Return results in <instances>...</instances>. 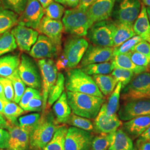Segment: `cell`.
<instances>
[{"instance_id": "obj_28", "label": "cell", "mask_w": 150, "mask_h": 150, "mask_svg": "<svg viewBox=\"0 0 150 150\" xmlns=\"http://www.w3.org/2000/svg\"><path fill=\"white\" fill-rule=\"evenodd\" d=\"M97 86L105 96H110L117 84V82L111 75H97L92 76Z\"/></svg>"}, {"instance_id": "obj_47", "label": "cell", "mask_w": 150, "mask_h": 150, "mask_svg": "<svg viewBox=\"0 0 150 150\" xmlns=\"http://www.w3.org/2000/svg\"><path fill=\"white\" fill-rule=\"evenodd\" d=\"M42 110V96L41 95L33 98L27 105L25 111L40 112Z\"/></svg>"}, {"instance_id": "obj_51", "label": "cell", "mask_w": 150, "mask_h": 150, "mask_svg": "<svg viewBox=\"0 0 150 150\" xmlns=\"http://www.w3.org/2000/svg\"><path fill=\"white\" fill-rule=\"evenodd\" d=\"M96 1V0H79V3L77 7L81 10L87 11L89 7Z\"/></svg>"}, {"instance_id": "obj_11", "label": "cell", "mask_w": 150, "mask_h": 150, "mask_svg": "<svg viewBox=\"0 0 150 150\" xmlns=\"http://www.w3.org/2000/svg\"><path fill=\"white\" fill-rule=\"evenodd\" d=\"M93 134L75 127H70L66 135L64 150H91Z\"/></svg>"}, {"instance_id": "obj_43", "label": "cell", "mask_w": 150, "mask_h": 150, "mask_svg": "<svg viewBox=\"0 0 150 150\" xmlns=\"http://www.w3.org/2000/svg\"><path fill=\"white\" fill-rule=\"evenodd\" d=\"M27 0H2L4 6L14 12L17 15H21L27 4Z\"/></svg>"}, {"instance_id": "obj_41", "label": "cell", "mask_w": 150, "mask_h": 150, "mask_svg": "<svg viewBox=\"0 0 150 150\" xmlns=\"http://www.w3.org/2000/svg\"><path fill=\"white\" fill-rule=\"evenodd\" d=\"M142 40V39L140 36L135 35L121 45L113 47V56L120 54H127L132 51L134 46Z\"/></svg>"}, {"instance_id": "obj_5", "label": "cell", "mask_w": 150, "mask_h": 150, "mask_svg": "<svg viewBox=\"0 0 150 150\" xmlns=\"http://www.w3.org/2000/svg\"><path fill=\"white\" fill-rule=\"evenodd\" d=\"M120 97L124 101L150 98V72L134 75L129 83L122 88Z\"/></svg>"}, {"instance_id": "obj_6", "label": "cell", "mask_w": 150, "mask_h": 150, "mask_svg": "<svg viewBox=\"0 0 150 150\" xmlns=\"http://www.w3.org/2000/svg\"><path fill=\"white\" fill-rule=\"evenodd\" d=\"M116 27L114 20H106L93 23L88 30L87 38L92 44L106 47H113V37Z\"/></svg>"}, {"instance_id": "obj_17", "label": "cell", "mask_w": 150, "mask_h": 150, "mask_svg": "<svg viewBox=\"0 0 150 150\" xmlns=\"http://www.w3.org/2000/svg\"><path fill=\"white\" fill-rule=\"evenodd\" d=\"M17 25L11 31L16 44L21 51H30L38 40V32L31 28Z\"/></svg>"}, {"instance_id": "obj_24", "label": "cell", "mask_w": 150, "mask_h": 150, "mask_svg": "<svg viewBox=\"0 0 150 150\" xmlns=\"http://www.w3.org/2000/svg\"><path fill=\"white\" fill-rule=\"evenodd\" d=\"M115 23L116 27L113 37V47H117L136 35L133 28L134 24L117 21H115Z\"/></svg>"}, {"instance_id": "obj_12", "label": "cell", "mask_w": 150, "mask_h": 150, "mask_svg": "<svg viewBox=\"0 0 150 150\" xmlns=\"http://www.w3.org/2000/svg\"><path fill=\"white\" fill-rule=\"evenodd\" d=\"M117 115L122 121L138 116L150 115V98L124 101L119 108Z\"/></svg>"}, {"instance_id": "obj_4", "label": "cell", "mask_w": 150, "mask_h": 150, "mask_svg": "<svg viewBox=\"0 0 150 150\" xmlns=\"http://www.w3.org/2000/svg\"><path fill=\"white\" fill-rule=\"evenodd\" d=\"M64 31L76 37L86 36L88 30L93 25L87 11L77 7L65 11L62 18Z\"/></svg>"}, {"instance_id": "obj_45", "label": "cell", "mask_w": 150, "mask_h": 150, "mask_svg": "<svg viewBox=\"0 0 150 150\" xmlns=\"http://www.w3.org/2000/svg\"><path fill=\"white\" fill-rule=\"evenodd\" d=\"M129 56L134 64L150 69V59L144 54L133 51L129 52Z\"/></svg>"}, {"instance_id": "obj_36", "label": "cell", "mask_w": 150, "mask_h": 150, "mask_svg": "<svg viewBox=\"0 0 150 150\" xmlns=\"http://www.w3.org/2000/svg\"><path fill=\"white\" fill-rule=\"evenodd\" d=\"M115 132L108 134L101 133L93 137L91 144V150H108L112 144Z\"/></svg>"}, {"instance_id": "obj_30", "label": "cell", "mask_w": 150, "mask_h": 150, "mask_svg": "<svg viewBox=\"0 0 150 150\" xmlns=\"http://www.w3.org/2000/svg\"><path fill=\"white\" fill-rule=\"evenodd\" d=\"M67 129V126L64 125L59 126L52 139L46 145L43 150H64L65 139Z\"/></svg>"}, {"instance_id": "obj_39", "label": "cell", "mask_w": 150, "mask_h": 150, "mask_svg": "<svg viewBox=\"0 0 150 150\" xmlns=\"http://www.w3.org/2000/svg\"><path fill=\"white\" fill-rule=\"evenodd\" d=\"M67 123L73 127L87 131L93 130V124L91 119L81 117L74 113L71 114Z\"/></svg>"}, {"instance_id": "obj_23", "label": "cell", "mask_w": 150, "mask_h": 150, "mask_svg": "<svg viewBox=\"0 0 150 150\" xmlns=\"http://www.w3.org/2000/svg\"><path fill=\"white\" fill-rule=\"evenodd\" d=\"M53 106L54 115L59 123H67L71 115V108L69 104L66 92H64Z\"/></svg>"}, {"instance_id": "obj_19", "label": "cell", "mask_w": 150, "mask_h": 150, "mask_svg": "<svg viewBox=\"0 0 150 150\" xmlns=\"http://www.w3.org/2000/svg\"><path fill=\"white\" fill-rule=\"evenodd\" d=\"M37 30L38 32L51 38L56 43L61 45L64 27L61 21L53 20L45 16L41 20Z\"/></svg>"}, {"instance_id": "obj_63", "label": "cell", "mask_w": 150, "mask_h": 150, "mask_svg": "<svg viewBox=\"0 0 150 150\" xmlns=\"http://www.w3.org/2000/svg\"><path fill=\"white\" fill-rule=\"evenodd\" d=\"M7 150V149H6V150H5V149H1V150Z\"/></svg>"}, {"instance_id": "obj_35", "label": "cell", "mask_w": 150, "mask_h": 150, "mask_svg": "<svg viewBox=\"0 0 150 150\" xmlns=\"http://www.w3.org/2000/svg\"><path fill=\"white\" fill-rule=\"evenodd\" d=\"M41 115L38 113H33L20 116L18 119V126L22 130L30 135L37 126L41 118Z\"/></svg>"}, {"instance_id": "obj_13", "label": "cell", "mask_w": 150, "mask_h": 150, "mask_svg": "<svg viewBox=\"0 0 150 150\" xmlns=\"http://www.w3.org/2000/svg\"><path fill=\"white\" fill-rule=\"evenodd\" d=\"M61 51V45L44 35H40L31 48L29 54L36 59L57 57Z\"/></svg>"}, {"instance_id": "obj_44", "label": "cell", "mask_w": 150, "mask_h": 150, "mask_svg": "<svg viewBox=\"0 0 150 150\" xmlns=\"http://www.w3.org/2000/svg\"><path fill=\"white\" fill-rule=\"evenodd\" d=\"M40 95L41 93L38 90L28 87V88H26V90L23 94L21 98L18 103L19 106L21 107L22 108H23L25 111V110L29 102L33 98Z\"/></svg>"}, {"instance_id": "obj_7", "label": "cell", "mask_w": 150, "mask_h": 150, "mask_svg": "<svg viewBox=\"0 0 150 150\" xmlns=\"http://www.w3.org/2000/svg\"><path fill=\"white\" fill-rule=\"evenodd\" d=\"M42 80V111L47 108L49 92L57 80L58 70L54 61L50 59H40L38 61Z\"/></svg>"}, {"instance_id": "obj_31", "label": "cell", "mask_w": 150, "mask_h": 150, "mask_svg": "<svg viewBox=\"0 0 150 150\" xmlns=\"http://www.w3.org/2000/svg\"><path fill=\"white\" fill-rule=\"evenodd\" d=\"M114 69L115 66L111 61L102 63L88 64L81 67V69L85 73L90 76L108 75L111 74Z\"/></svg>"}, {"instance_id": "obj_46", "label": "cell", "mask_w": 150, "mask_h": 150, "mask_svg": "<svg viewBox=\"0 0 150 150\" xmlns=\"http://www.w3.org/2000/svg\"><path fill=\"white\" fill-rule=\"evenodd\" d=\"M0 83L3 86L6 99L9 101H13L15 93L11 81L7 77L0 76Z\"/></svg>"}, {"instance_id": "obj_18", "label": "cell", "mask_w": 150, "mask_h": 150, "mask_svg": "<svg viewBox=\"0 0 150 150\" xmlns=\"http://www.w3.org/2000/svg\"><path fill=\"white\" fill-rule=\"evenodd\" d=\"M116 0H96L87 10L91 22L106 20L112 16Z\"/></svg>"}, {"instance_id": "obj_10", "label": "cell", "mask_w": 150, "mask_h": 150, "mask_svg": "<svg viewBox=\"0 0 150 150\" xmlns=\"http://www.w3.org/2000/svg\"><path fill=\"white\" fill-rule=\"evenodd\" d=\"M88 42L84 38H70L64 45V54L68 60V69H74L80 63L88 46Z\"/></svg>"}, {"instance_id": "obj_56", "label": "cell", "mask_w": 150, "mask_h": 150, "mask_svg": "<svg viewBox=\"0 0 150 150\" xmlns=\"http://www.w3.org/2000/svg\"><path fill=\"white\" fill-rule=\"evenodd\" d=\"M0 98L2 100H3L4 101H8L6 99V98L5 93H4V88H3V86L1 85V83H0Z\"/></svg>"}, {"instance_id": "obj_20", "label": "cell", "mask_w": 150, "mask_h": 150, "mask_svg": "<svg viewBox=\"0 0 150 150\" xmlns=\"http://www.w3.org/2000/svg\"><path fill=\"white\" fill-rule=\"evenodd\" d=\"M7 129L10 134L7 150H30V135L22 130L18 125H8Z\"/></svg>"}, {"instance_id": "obj_52", "label": "cell", "mask_w": 150, "mask_h": 150, "mask_svg": "<svg viewBox=\"0 0 150 150\" xmlns=\"http://www.w3.org/2000/svg\"><path fill=\"white\" fill-rule=\"evenodd\" d=\"M137 150H150V142L137 139Z\"/></svg>"}, {"instance_id": "obj_58", "label": "cell", "mask_w": 150, "mask_h": 150, "mask_svg": "<svg viewBox=\"0 0 150 150\" xmlns=\"http://www.w3.org/2000/svg\"><path fill=\"white\" fill-rule=\"evenodd\" d=\"M142 3L146 7H150V0H141Z\"/></svg>"}, {"instance_id": "obj_33", "label": "cell", "mask_w": 150, "mask_h": 150, "mask_svg": "<svg viewBox=\"0 0 150 150\" xmlns=\"http://www.w3.org/2000/svg\"><path fill=\"white\" fill-rule=\"evenodd\" d=\"M25 112V110L16 103L7 101L5 102L3 115H4L11 124L18 125V119Z\"/></svg>"}, {"instance_id": "obj_9", "label": "cell", "mask_w": 150, "mask_h": 150, "mask_svg": "<svg viewBox=\"0 0 150 150\" xmlns=\"http://www.w3.org/2000/svg\"><path fill=\"white\" fill-rule=\"evenodd\" d=\"M18 72L25 85L37 90L41 88V80L38 66L34 61L26 54H22Z\"/></svg>"}, {"instance_id": "obj_62", "label": "cell", "mask_w": 150, "mask_h": 150, "mask_svg": "<svg viewBox=\"0 0 150 150\" xmlns=\"http://www.w3.org/2000/svg\"><path fill=\"white\" fill-rule=\"evenodd\" d=\"M56 2L60 3V4H65V2H64V0H55Z\"/></svg>"}, {"instance_id": "obj_14", "label": "cell", "mask_w": 150, "mask_h": 150, "mask_svg": "<svg viewBox=\"0 0 150 150\" xmlns=\"http://www.w3.org/2000/svg\"><path fill=\"white\" fill-rule=\"evenodd\" d=\"M44 15V8L38 0H27L23 12L18 17V25L37 30Z\"/></svg>"}, {"instance_id": "obj_22", "label": "cell", "mask_w": 150, "mask_h": 150, "mask_svg": "<svg viewBox=\"0 0 150 150\" xmlns=\"http://www.w3.org/2000/svg\"><path fill=\"white\" fill-rule=\"evenodd\" d=\"M136 35L150 43V23L147 16L146 7L141 3V9L139 15L133 25Z\"/></svg>"}, {"instance_id": "obj_25", "label": "cell", "mask_w": 150, "mask_h": 150, "mask_svg": "<svg viewBox=\"0 0 150 150\" xmlns=\"http://www.w3.org/2000/svg\"><path fill=\"white\" fill-rule=\"evenodd\" d=\"M115 67H120L132 71L135 75L149 71L150 69L134 64L130 58L129 52L114 56L111 61Z\"/></svg>"}, {"instance_id": "obj_34", "label": "cell", "mask_w": 150, "mask_h": 150, "mask_svg": "<svg viewBox=\"0 0 150 150\" xmlns=\"http://www.w3.org/2000/svg\"><path fill=\"white\" fill-rule=\"evenodd\" d=\"M65 79L62 73H58L57 80L48 94L47 108L51 107L64 92Z\"/></svg>"}, {"instance_id": "obj_49", "label": "cell", "mask_w": 150, "mask_h": 150, "mask_svg": "<svg viewBox=\"0 0 150 150\" xmlns=\"http://www.w3.org/2000/svg\"><path fill=\"white\" fill-rule=\"evenodd\" d=\"M10 137L8 131L4 128H0V150L8 149Z\"/></svg>"}, {"instance_id": "obj_40", "label": "cell", "mask_w": 150, "mask_h": 150, "mask_svg": "<svg viewBox=\"0 0 150 150\" xmlns=\"http://www.w3.org/2000/svg\"><path fill=\"white\" fill-rule=\"evenodd\" d=\"M111 74L117 82L122 83V88L126 86L135 75L132 71L120 67H115Z\"/></svg>"}, {"instance_id": "obj_59", "label": "cell", "mask_w": 150, "mask_h": 150, "mask_svg": "<svg viewBox=\"0 0 150 150\" xmlns=\"http://www.w3.org/2000/svg\"><path fill=\"white\" fill-rule=\"evenodd\" d=\"M7 123H5L0 120V128H7Z\"/></svg>"}, {"instance_id": "obj_27", "label": "cell", "mask_w": 150, "mask_h": 150, "mask_svg": "<svg viewBox=\"0 0 150 150\" xmlns=\"http://www.w3.org/2000/svg\"><path fill=\"white\" fill-rule=\"evenodd\" d=\"M18 15L5 8L0 2V36L15 26Z\"/></svg>"}, {"instance_id": "obj_32", "label": "cell", "mask_w": 150, "mask_h": 150, "mask_svg": "<svg viewBox=\"0 0 150 150\" xmlns=\"http://www.w3.org/2000/svg\"><path fill=\"white\" fill-rule=\"evenodd\" d=\"M122 90V83L118 82L115 90L110 95L107 102H105L106 112L107 116H112L117 115L120 108V98Z\"/></svg>"}, {"instance_id": "obj_42", "label": "cell", "mask_w": 150, "mask_h": 150, "mask_svg": "<svg viewBox=\"0 0 150 150\" xmlns=\"http://www.w3.org/2000/svg\"><path fill=\"white\" fill-rule=\"evenodd\" d=\"M64 12V7L60 5L59 2L54 1L44 8V14L46 16L56 20H60Z\"/></svg>"}, {"instance_id": "obj_60", "label": "cell", "mask_w": 150, "mask_h": 150, "mask_svg": "<svg viewBox=\"0 0 150 150\" xmlns=\"http://www.w3.org/2000/svg\"><path fill=\"white\" fill-rule=\"evenodd\" d=\"M146 10H147V16H148V18H149V20L150 23V7H146Z\"/></svg>"}, {"instance_id": "obj_57", "label": "cell", "mask_w": 150, "mask_h": 150, "mask_svg": "<svg viewBox=\"0 0 150 150\" xmlns=\"http://www.w3.org/2000/svg\"><path fill=\"white\" fill-rule=\"evenodd\" d=\"M7 101H4L0 98V113L1 115L3 114L4 112V106H5V102Z\"/></svg>"}, {"instance_id": "obj_53", "label": "cell", "mask_w": 150, "mask_h": 150, "mask_svg": "<svg viewBox=\"0 0 150 150\" xmlns=\"http://www.w3.org/2000/svg\"><path fill=\"white\" fill-rule=\"evenodd\" d=\"M137 139L150 142V126L139 136Z\"/></svg>"}, {"instance_id": "obj_16", "label": "cell", "mask_w": 150, "mask_h": 150, "mask_svg": "<svg viewBox=\"0 0 150 150\" xmlns=\"http://www.w3.org/2000/svg\"><path fill=\"white\" fill-rule=\"evenodd\" d=\"M113 57V47H106L93 44L88 45L80 63L82 67L88 64L102 63L112 61Z\"/></svg>"}, {"instance_id": "obj_50", "label": "cell", "mask_w": 150, "mask_h": 150, "mask_svg": "<svg viewBox=\"0 0 150 150\" xmlns=\"http://www.w3.org/2000/svg\"><path fill=\"white\" fill-rule=\"evenodd\" d=\"M56 66L57 70H64L68 69V60L66 59L64 54H62L57 59Z\"/></svg>"}, {"instance_id": "obj_61", "label": "cell", "mask_w": 150, "mask_h": 150, "mask_svg": "<svg viewBox=\"0 0 150 150\" xmlns=\"http://www.w3.org/2000/svg\"><path fill=\"white\" fill-rule=\"evenodd\" d=\"M0 120H1V121H2V122H5V123H7V122L6 121V120H5V118H4V117H3L2 115H1V113H0Z\"/></svg>"}, {"instance_id": "obj_48", "label": "cell", "mask_w": 150, "mask_h": 150, "mask_svg": "<svg viewBox=\"0 0 150 150\" xmlns=\"http://www.w3.org/2000/svg\"><path fill=\"white\" fill-rule=\"evenodd\" d=\"M133 51L144 54L150 59V43L147 41L142 40L134 46Z\"/></svg>"}, {"instance_id": "obj_37", "label": "cell", "mask_w": 150, "mask_h": 150, "mask_svg": "<svg viewBox=\"0 0 150 150\" xmlns=\"http://www.w3.org/2000/svg\"><path fill=\"white\" fill-rule=\"evenodd\" d=\"M17 45L12 33L7 31L0 36V57L16 49Z\"/></svg>"}, {"instance_id": "obj_21", "label": "cell", "mask_w": 150, "mask_h": 150, "mask_svg": "<svg viewBox=\"0 0 150 150\" xmlns=\"http://www.w3.org/2000/svg\"><path fill=\"white\" fill-rule=\"evenodd\" d=\"M150 126V115L136 117L125 121L121 129L132 140L137 139Z\"/></svg>"}, {"instance_id": "obj_15", "label": "cell", "mask_w": 150, "mask_h": 150, "mask_svg": "<svg viewBox=\"0 0 150 150\" xmlns=\"http://www.w3.org/2000/svg\"><path fill=\"white\" fill-rule=\"evenodd\" d=\"M93 124V130L96 133L108 134L115 132L119 129L122 126V122L119 118L117 115L112 116H107L105 102L94 119Z\"/></svg>"}, {"instance_id": "obj_26", "label": "cell", "mask_w": 150, "mask_h": 150, "mask_svg": "<svg viewBox=\"0 0 150 150\" xmlns=\"http://www.w3.org/2000/svg\"><path fill=\"white\" fill-rule=\"evenodd\" d=\"M108 150H135L133 140L122 129L115 132L112 144Z\"/></svg>"}, {"instance_id": "obj_1", "label": "cell", "mask_w": 150, "mask_h": 150, "mask_svg": "<svg viewBox=\"0 0 150 150\" xmlns=\"http://www.w3.org/2000/svg\"><path fill=\"white\" fill-rule=\"evenodd\" d=\"M69 104L73 113L89 119H95L105 102L104 98L79 92L67 91Z\"/></svg>"}, {"instance_id": "obj_38", "label": "cell", "mask_w": 150, "mask_h": 150, "mask_svg": "<svg viewBox=\"0 0 150 150\" xmlns=\"http://www.w3.org/2000/svg\"><path fill=\"white\" fill-rule=\"evenodd\" d=\"M7 78L11 81L13 86L15 93L13 101L16 103H18L23 94L26 90V85L20 78L18 74V69Z\"/></svg>"}, {"instance_id": "obj_3", "label": "cell", "mask_w": 150, "mask_h": 150, "mask_svg": "<svg viewBox=\"0 0 150 150\" xmlns=\"http://www.w3.org/2000/svg\"><path fill=\"white\" fill-rule=\"evenodd\" d=\"M65 87L67 91L104 98L92 77L86 74L81 69H71L67 72Z\"/></svg>"}, {"instance_id": "obj_8", "label": "cell", "mask_w": 150, "mask_h": 150, "mask_svg": "<svg viewBox=\"0 0 150 150\" xmlns=\"http://www.w3.org/2000/svg\"><path fill=\"white\" fill-rule=\"evenodd\" d=\"M141 9L140 0H116L112 15L115 21L134 24Z\"/></svg>"}, {"instance_id": "obj_54", "label": "cell", "mask_w": 150, "mask_h": 150, "mask_svg": "<svg viewBox=\"0 0 150 150\" xmlns=\"http://www.w3.org/2000/svg\"><path fill=\"white\" fill-rule=\"evenodd\" d=\"M66 5L72 8H76L79 5V0H64Z\"/></svg>"}, {"instance_id": "obj_29", "label": "cell", "mask_w": 150, "mask_h": 150, "mask_svg": "<svg viewBox=\"0 0 150 150\" xmlns=\"http://www.w3.org/2000/svg\"><path fill=\"white\" fill-rule=\"evenodd\" d=\"M20 59L17 55H7L0 57V76L8 77L18 69Z\"/></svg>"}, {"instance_id": "obj_2", "label": "cell", "mask_w": 150, "mask_h": 150, "mask_svg": "<svg viewBox=\"0 0 150 150\" xmlns=\"http://www.w3.org/2000/svg\"><path fill=\"white\" fill-rule=\"evenodd\" d=\"M54 115L51 111H43L36 128L30 135V146L32 150H43L59 128Z\"/></svg>"}, {"instance_id": "obj_55", "label": "cell", "mask_w": 150, "mask_h": 150, "mask_svg": "<svg viewBox=\"0 0 150 150\" xmlns=\"http://www.w3.org/2000/svg\"><path fill=\"white\" fill-rule=\"evenodd\" d=\"M54 0H38L40 4L42 6L43 8L47 7L50 4L54 2Z\"/></svg>"}]
</instances>
